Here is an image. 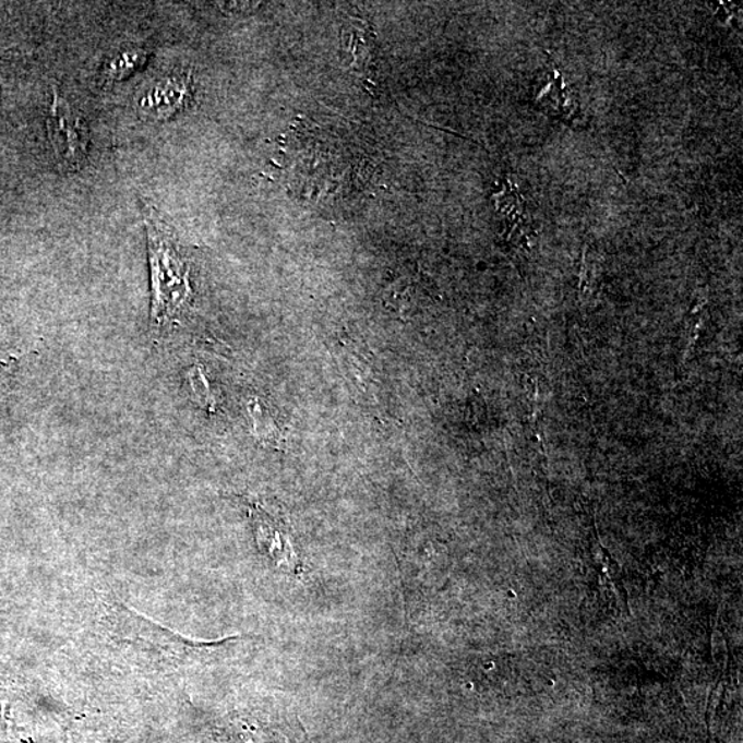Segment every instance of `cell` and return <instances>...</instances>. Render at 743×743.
I'll return each mask as SVG.
<instances>
[{"label": "cell", "instance_id": "1", "mask_svg": "<svg viewBox=\"0 0 743 743\" xmlns=\"http://www.w3.org/2000/svg\"><path fill=\"white\" fill-rule=\"evenodd\" d=\"M152 277V320L159 326L183 312L191 299L189 268L171 230L151 211L146 214Z\"/></svg>", "mask_w": 743, "mask_h": 743}, {"label": "cell", "instance_id": "2", "mask_svg": "<svg viewBox=\"0 0 743 743\" xmlns=\"http://www.w3.org/2000/svg\"><path fill=\"white\" fill-rule=\"evenodd\" d=\"M220 743H313L302 721L284 705L237 718L228 724Z\"/></svg>", "mask_w": 743, "mask_h": 743}, {"label": "cell", "instance_id": "3", "mask_svg": "<svg viewBox=\"0 0 743 743\" xmlns=\"http://www.w3.org/2000/svg\"><path fill=\"white\" fill-rule=\"evenodd\" d=\"M47 133L62 171L76 172L86 161L88 131L82 115L52 87Z\"/></svg>", "mask_w": 743, "mask_h": 743}, {"label": "cell", "instance_id": "4", "mask_svg": "<svg viewBox=\"0 0 743 743\" xmlns=\"http://www.w3.org/2000/svg\"><path fill=\"white\" fill-rule=\"evenodd\" d=\"M188 98V82H184L183 79L170 77L157 83L151 92L142 97L140 110L149 119H168L183 108Z\"/></svg>", "mask_w": 743, "mask_h": 743}, {"label": "cell", "instance_id": "5", "mask_svg": "<svg viewBox=\"0 0 743 743\" xmlns=\"http://www.w3.org/2000/svg\"><path fill=\"white\" fill-rule=\"evenodd\" d=\"M256 526L257 544L261 551L276 562L277 566L286 567L287 571L299 573V560L291 540L286 530L278 528L268 515L257 510L254 515Z\"/></svg>", "mask_w": 743, "mask_h": 743}, {"label": "cell", "instance_id": "6", "mask_svg": "<svg viewBox=\"0 0 743 743\" xmlns=\"http://www.w3.org/2000/svg\"><path fill=\"white\" fill-rule=\"evenodd\" d=\"M144 61L145 52L136 49L123 50L119 52L113 60H110L107 67V76L112 79V81H115V79L118 81V79L129 76L130 73H133L136 68H140Z\"/></svg>", "mask_w": 743, "mask_h": 743}, {"label": "cell", "instance_id": "7", "mask_svg": "<svg viewBox=\"0 0 743 743\" xmlns=\"http://www.w3.org/2000/svg\"><path fill=\"white\" fill-rule=\"evenodd\" d=\"M248 409H250L252 419H254L255 432L260 439L263 441H274L278 439L276 427H274L273 420L265 414V409H263L260 400H251V403L248 404Z\"/></svg>", "mask_w": 743, "mask_h": 743}, {"label": "cell", "instance_id": "8", "mask_svg": "<svg viewBox=\"0 0 743 743\" xmlns=\"http://www.w3.org/2000/svg\"><path fill=\"white\" fill-rule=\"evenodd\" d=\"M188 379L197 403L202 404L205 409L213 410L214 398L209 394L208 383L205 381L202 369L199 367L191 369V372L188 373Z\"/></svg>", "mask_w": 743, "mask_h": 743}]
</instances>
